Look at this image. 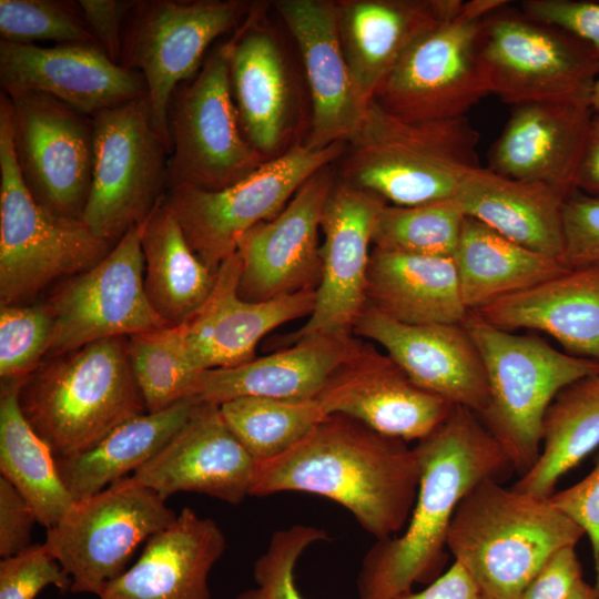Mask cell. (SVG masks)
Returning a JSON list of instances; mask_svg holds the SVG:
<instances>
[{"mask_svg": "<svg viewBox=\"0 0 599 599\" xmlns=\"http://www.w3.org/2000/svg\"><path fill=\"white\" fill-rule=\"evenodd\" d=\"M419 478L415 447L334 414L282 455L256 463L250 496L301 491L328 498L380 540L405 528Z\"/></svg>", "mask_w": 599, "mask_h": 599, "instance_id": "cell-1", "label": "cell"}, {"mask_svg": "<svg viewBox=\"0 0 599 599\" xmlns=\"http://www.w3.org/2000/svg\"><path fill=\"white\" fill-rule=\"evenodd\" d=\"M590 106L593 112L599 114V75L597 77L590 93Z\"/></svg>", "mask_w": 599, "mask_h": 599, "instance_id": "cell-54", "label": "cell"}, {"mask_svg": "<svg viewBox=\"0 0 599 599\" xmlns=\"http://www.w3.org/2000/svg\"><path fill=\"white\" fill-rule=\"evenodd\" d=\"M252 6L227 39L230 88L245 139L266 160L278 156L293 129L294 95L285 57Z\"/></svg>", "mask_w": 599, "mask_h": 599, "instance_id": "cell-25", "label": "cell"}, {"mask_svg": "<svg viewBox=\"0 0 599 599\" xmlns=\"http://www.w3.org/2000/svg\"><path fill=\"white\" fill-rule=\"evenodd\" d=\"M565 252L570 267L599 263V194L571 191L562 210Z\"/></svg>", "mask_w": 599, "mask_h": 599, "instance_id": "cell-45", "label": "cell"}, {"mask_svg": "<svg viewBox=\"0 0 599 599\" xmlns=\"http://www.w3.org/2000/svg\"><path fill=\"white\" fill-rule=\"evenodd\" d=\"M593 111L586 102H535L512 106L489 153L497 174L547 184L568 195L588 139Z\"/></svg>", "mask_w": 599, "mask_h": 599, "instance_id": "cell-26", "label": "cell"}, {"mask_svg": "<svg viewBox=\"0 0 599 599\" xmlns=\"http://www.w3.org/2000/svg\"><path fill=\"white\" fill-rule=\"evenodd\" d=\"M507 3L464 1L455 14L410 45L377 87L372 100L408 121L466 116L490 94L480 63L485 19Z\"/></svg>", "mask_w": 599, "mask_h": 599, "instance_id": "cell-8", "label": "cell"}, {"mask_svg": "<svg viewBox=\"0 0 599 599\" xmlns=\"http://www.w3.org/2000/svg\"><path fill=\"white\" fill-rule=\"evenodd\" d=\"M549 499L588 537L593 558L595 587L599 591V450L595 466L587 476L572 486L554 493Z\"/></svg>", "mask_w": 599, "mask_h": 599, "instance_id": "cell-47", "label": "cell"}, {"mask_svg": "<svg viewBox=\"0 0 599 599\" xmlns=\"http://www.w3.org/2000/svg\"><path fill=\"white\" fill-rule=\"evenodd\" d=\"M332 164L312 175L273 220L242 235L238 295L263 302L304 290H316L322 273L318 230L324 205L335 183Z\"/></svg>", "mask_w": 599, "mask_h": 599, "instance_id": "cell-18", "label": "cell"}, {"mask_svg": "<svg viewBox=\"0 0 599 599\" xmlns=\"http://www.w3.org/2000/svg\"><path fill=\"white\" fill-rule=\"evenodd\" d=\"M81 13L99 48L120 64L126 18L136 0H80Z\"/></svg>", "mask_w": 599, "mask_h": 599, "instance_id": "cell-49", "label": "cell"}, {"mask_svg": "<svg viewBox=\"0 0 599 599\" xmlns=\"http://www.w3.org/2000/svg\"><path fill=\"white\" fill-rule=\"evenodd\" d=\"M126 348L148 413L195 397V384L201 372L187 355L179 325L130 335Z\"/></svg>", "mask_w": 599, "mask_h": 599, "instance_id": "cell-39", "label": "cell"}, {"mask_svg": "<svg viewBox=\"0 0 599 599\" xmlns=\"http://www.w3.org/2000/svg\"><path fill=\"white\" fill-rule=\"evenodd\" d=\"M567 599H599V591L595 585L581 579L571 590Z\"/></svg>", "mask_w": 599, "mask_h": 599, "instance_id": "cell-53", "label": "cell"}, {"mask_svg": "<svg viewBox=\"0 0 599 599\" xmlns=\"http://www.w3.org/2000/svg\"><path fill=\"white\" fill-rule=\"evenodd\" d=\"M26 378L1 380L0 471L28 500L38 524L48 529L59 522L74 499L60 478L51 449L20 408L19 393Z\"/></svg>", "mask_w": 599, "mask_h": 599, "instance_id": "cell-36", "label": "cell"}, {"mask_svg": "<svg viewBox=\"0 0 599 599\" xmlns=\"http://www.w3.org/2000/svg\"><path fill=\"white\" fill-rule=\"evenodd\" d=\"M317 400L326 415L354 418L404 441L427 437L454 407L416 385L388 355L369 345L333 375Z\"/></svg>", "mask_w": 599, "mask_h": 599, "instance_id": "cell-19", "label": "cell"}, {"mask_svg": "<svg viewBox=\"0 0 599 599\" xmlns=\"http://www.w3.org/2000/svg\"><path fill=\"white\" fill-rule=\"evenodd\" d=\"M454 260L463 302L469 311L570 268L564 258L531 251L470 216L464 219Z\"/></svg>", "mask_w": 599, "mask_h": 599, "instance_id": "cell-34", "label": "cell"}, {"mask_svg": "<svg viewBox=\"0 0 599 599\" xmlns=\"http://www.w3.org/2000/svg\"><path fill=\"white\" fill-rule=\"evenodd\" d=\"M141 244L152 307L169 325L183 324L210 295L216 272L191 248L165 194L143 221Z\"/></svg>", "mask_w": 599, "mask_h": 599, "instance_id": "cell-35", "label": "cell"}, {"mask_svg": "<svg viewBox=\"0 0 599 599\" xmlns=\"http://www.w3.org/2000/svg\"><path fill=\"white\" fill-rule=\"evenodd\" d=\"M464 327L484 365L488 403L478 416L519 475L537 461L542 423L567 386L599 375V363L561 352L535 335H517L469 311Z\"/></svg>", "mask_w": 599, "mask_h": 599, "instance_id": "cell-6", "label": "cell"}, {"mask_svg": "<svg viewBox=\"0 0 599 599\" xmlns=\"http://www.w3.org/2000/svg\"><path fill=\"white\" fill-rule=\"evenodd\" d=\"M53 315L47 305L0 308V377L20 379L33 373L48 354Z\"/></svg>", "mask_w": 599, "mask_h": 599, "instance_id": "cell-42", "label": "cell"}, {"mask_svg": "<svg viewBox=\"0 0 599 599\" xmlns=\"http://www.w3.org/2000/svg\"><path fill=\"white\" fill-rule=\"evenodd\" d=\"M520 7L529 18L573 34L599 54L598 1L526 0Z\"/></svg>", "mask_w": 599, "mask_h": 599, "instance_id": "cell-46", "label": "cell"}, {"mask_svg": "<svg viewBox=\"0 0 599 599\" xmlns=\"http://www.w3.org/2000/svg\"><path fill=\"white\" fill-rule=\"evenodd\" d=\"M219 406L225 424L256 463L282 455L328 416L317 398L245 396Z\"/></svg>", "mask_w": 599, "mask_h": 599, "instance_id": "cell-38", "label": "cell"}, {"mask_svg": "<svg viewBox=\"0 0 599 599\" xmlns=\"http://www.w3.org/2000/svg\"><path fill=\"white\" fill-rule=\"evenodd\" d=\"M420 464L416 500L402 534L376 540L361 565L358 599H395L429 585L447 561V537L461 499L480 481L512 469L502 447L470 409L448 417L415 446Z\"/></svg>", "mask_w": 599, "mask_h": 599, "instance_id": "cell-2", "label": "cell"}, {"mask_svg": "<svg viewBox=\"0 0 599 599\" xmlns=\"http://www.w3.org/2000/svg\"><path fill=\"white\" fill-rule=\"evenodd\" d=\"M576 189L599 194V114L593 115L576 176Z\"/></svg>", "mask_w": 599, "mask_h": 599, "instance_id": "cell-52", "label": "cell"}, {"mask_svg": "<svg viewBox=\"0 0 599 599\" xmlns=\"http://www.w3.org/2000/svg\"><path fill=\"white\" fill-rule=\"evenodd\" d=\"M479 133L467 116L408 121L374 100L346 143L339 179L397 206L455 197L463 181L480 166Z\"/></svg>", "mask_w": 599, "mask_h": 599, "instance_id": "cell-3", "label": "cell"}, {"mask_svg": "<svg viewBox=\"0 0 599 599\" xmlns=\"http://www.w3.org/2000/svg\"><path fill=\"white\" fill-rule=\"evenodd\" d=\"M474 312L506 331L544 332L565 352L599 363V263L570 267Z\"/></svg>", "mask_w": 599, "mask_h": 599, "instance_id": "cell-30", "label": "cell"}, {"mask_svg": "<svg viewBox=\"0 0 599 599\" xmlns=\"http://www.w3.org/2000/svg\"><path fill=\"white\" fill-rule=\"evenodd\" d=\"M167 126V190L185 185L220 191L267 161L242 132L230 88L226 41L215 44L199 72L175 88Z\"/></svg>", "mask_w": 599, "mask_h": 599, "instance_id": "cell-10", "label": "cell"}, {"mask_svg": "<svg viewBox=\"0 0 599 599\" xmlns=\"http://www.w3.org/2000/svg\"><path fill=\"white\" fill-rule=\"evenodd\" d=\"M49 586L61 592L71 591L72 579L44 544L1 558L0 599H35Z\"/></svg>", "mask_w": 599, "mask_h": 599, "instance_id": "cell-44", "label": "cell"}, {"mask_svg": "<svg viewBox=\"0 0 599 599\" xmlns=\"http://www.w3.org/2000/svg\"><path fill=\"white\" fill-rule=\"evenodd\" d=\"M242 260L237 251L215 274L204 303L179 325L187 355L200 372L233 367L255 358L263 336L280 325L311 315L316 290H304L263 302L240 297Z\"/></svg>", "mask_w": 599, "mask_h": 599, "instance_id": "cell-22", "label": "cell"}, {"mask_svg": "<svg viewBox=\"0 0 599 599\" xmlns=\"http://www.w3.org/2000/svg\"><path fill=\"white\" fill-rule=\"evenodd\" d=\"M386 202L336 180L324 205L322 273L313 312L284 345L312 336H351L367 306L369 244Z\"/></svg>", "mask_w": 599, "mask_h": 599, "instance_id": "cell-17", "label": "cell"}, {"mask_svg": "<svg viewBox=\"0 0 599 599\" xmlns=\"http://www.w3.org/2000/svg\"><path fill=\"white\" fill-rule=\"evenodd\" d=\"M92 122L91 189L82 221L115 244L167 191L170 146L146 95L101 110Z\"/></svg>", "mask_w": 599, "mask_h": 599, "instance_id": "cell-9", "label": "cell"}, {"mask_svg": "<svg viewBox=\"0 0 599 599\" xmlns=\"http://www.w3.org/2000/svg\"><path fill=\"white\" fill-rule=\"evenodd\" d=\"M461 0L336 1L337 32L355 88L373 95L410 45L455 14Z\"/></svg>", "mask_w": 599, "mask_h": 599, "instance_id": "cell-28", "label": "cell"}, {"mask_svg": "<svg viewBox=\"0 0 599 599\" xmlns=\"http://www.w3.org/2000/svg\"><path fill=\"white\" fill-rule=\"evenodd\" d=\"M326 540V530L309 525L296 524L274 531L253 566L256 587L241 592L236 599H305L295 586V566L308 547Z\"/></svg>", "mask_w": 599, "mask_h": 599, "instance_id": "cell-43", "label": "cell"}, {"mask_svg": "<svg viewBox=\"0 0 599 599\" xmlns=\"http://www.w3.org/2000/svg\"><path fill=\"white\" fill-rule=\"evenodd\" d=\"M599 448V375L564 388L548 407L537 461L512 485L541 498L555 493L559 479Z\"/></svg>", "mask_w": 599, "mask_h": 599, "instance_id": "cell-37", "label": "cell"}, {"mask_svg": "<svg viewBox=\"0 0 599 599\" xmlns=\"http://www.w3.org/2000/svg\"><path fill=\"white\" fill-rule=\"evenodd\" d=\"M480 590L469 572L457 561L418 592L404 593L395 599H477Z\"/></svg>", "mask_w": 599, "mask_h": 599, "instance_id": "cell-51", "label": "cell"}, {"mask_svg": "<svg viewBox=\"0 0 599 599\" xmlns=\"http://www.w3.org/2000/svg\"><path fill=\"white\" fill-rule=\"evenodd\" d=\"M477 599H494V598L480 592L479 596L477 597Z\"/></svg>", "mask_w": 599, "mask_h": 599, "instance_id": "cell-55", "label": "cell"}, {"mask_svg": "<svg viewBox=\"0 0 599 599\" xmlns=\"http://www.w3.org/2000/svg\"><path fill=\"white\" fill-rule=\"evenodd\" d=\"M353 332L383 346L423 389L477 416L485 410V368L463 324H405L367 304Z\"/></svg>", "mask_w": 599, "mask_h": 599, "instance_id": "cell-21", "label": "cell"}, {"mask_svg": "<svg viewBox=\"0 0 599 599\" xmlns=\"http://www.w3.org/2000/svg\"><path fill=\"white\" fill-rule=\"evenodd\" d=\"M201 402L187 397L166 409L138 415L120 424L89 450L55 458L60 478L72 498L90 497L135 473L174 437Z\"/></svg>", "mask_w": 599, "mask_h": 599, "instance_id": "cell-33", "label": "cell"}, {"mask_svg": "<svg viewBox=\"0 0 599 599\" xmlns=\"http://www.w3.org/2000/svg\"><path fill=\"white\" fill-rule=\"evenodd\" d=\"M142 231L143 222L132 226L98 264L70 277L53 295L48 355L169 325L145 293Z\"/></svg>", "mask_w": 599, "mask_h": 599, "instance_id": "cell-15", "label": "cell"}, {"mask_svg": "<svg viewBox=\"0 0 599 599\" xmlns=\"http://www.w3.org/2000/svg\"><path fill=\"white\" fill-rule=\"evenodd\" d=\"M345 149L342 142L324 149L295 142L226 189L205 191L181 185L167 190L165 199L193 252L216 272L236 252L244 233L276 217L297 190L316 172L336 163Z\"/></svg>", "mask_w": 599, "mask_h": 599, "instance_id": "cell-11", "label": "cell"}, {"mask_svg": "<svg viewBox=\"0 0 599 599\" xmlns=\"http://www.w3.org/2000/svg\"><path fill=\"white\" fill-rule=\"evenodd\" d=\"M507 6L484 22L480 63L489 93L512 106L590 103L599 54L573 34Z\"/></svg>", "mask_w": 599, "mask_h": 599, "instance_id": "cell-12", "label": "cell"}, {"mask_svg": "<svg viewBox=\"0 0 599 599\" xmlns=\"http://www.w3.org/2000/svg\"><path fill=\"white\" fill-rule=\"evenodd\" d=\"M0 34L1 41L20 44H97L78 2L0 0Z\"/></svg>", "mask_w": 599, "mask_h": 599, "instance_id": "cell-41", "label": "cell"}, {"mask_svg": "<svg viewBox=\"0 0 599 599\" xmlns=\"http://www.w3.org/2000/svg\"><path fill=\"white\" fill-rule=\"evenodd\" d=\"M251 8L241 0H148L136 1L129 13L120 64L143 75L155 126L170 153L173 91L199 72L211 44L235 31Z\"/></svg>", "mask_w": 599, "mask_h": 599, "instance_id": "cell-14", "label": "cell"}, {"mask_svg": "<svg viewBox=\"0 0 599 599\" xmlns=\"http://www.w3.org/2000/svg\"><path fill=\"white\" fill-rule=\"evenodd\" d=\"M255 468L256 460L227 427L220 406L201 402L133 477L165 499L189 491L236 506L250 496Z\"/></svg>", "mask_w": 599, "mask_h": 599, "instance_id": "cell-23", "label": "cell"}, {"mask_svg": "<svg viewBox=\"0 0 599 599\" xmlns=\"http://www.w3.org/2000/svg\"><path fill=\"white\" fill-rule=\"evenodd\" d=\"M367 304L410 325L463 324L469 313L454 257L379 247L369 256Z\"/></svg>", "mask_w": 599, "mask_h": 599, "instance_id": "cell-32", "label": "cell"}, {"mask_svg": "<svg viewBox=\"0 0 599 599\" xmlns=\"http://www.w3.org/2000/svg\"><path fill=\"white\" fill-rule=\"evenodd\" d=\"M6 94L14 153L29 191L50 212L82 220L91 189L92 116L42 92Z\"/></svg>", "mask_w": 599, "mask_h": 599, "instance_id": "cell-16", "label": "cell"}, {"mask_svg": "<svg viewBox=\"0 0 599 599\" xmlns=\"http://www.w3.org/2000/svg\"><path fill=\"white\" fill-rule=\"evenodd\" d=\"M176 517L164 497L132 475L74 500L43 544L71 577V592L99 597L126 570L136 547Z\"/></svg>", "mask_w": 599, "mask_h": 599, "instance_id": "cell-13", "label": "cell"}, {"mask_svg": "<svg viewBox=\"0 0 599 599\" xmlns=\"http://www.w3.org/2000/svg\"><path fill=\"white\" fill-rule=\"evenodd\" d=\"M38 522L34 510L22 494L0 477V556L10 557L30 547Z\"/></svg>", "mask_w": 599, "mask_h": 599, "instance_id": "cell-48", "label": "cell"}, {"mask_svg": "<svg viewBox=\"0 0 599 599\" xmlns=\"http://www.w3.org/2000/svg\"><path fill=\"white\" fill-rule=\"evenodd\" d=\"M581 579L582 569L576 547H566L547 560L519 599H567Z\"/></svg>", "mask_w": 599, "mask_h": 599, "instance_id": "cell-50", "label": "cell"}, {"mask_svg": "<svg viewBox=\"0 0 599 599\" xmlns=\"http://www.w3.org/2000/svg\"><path fill=\"white\" fill-rule=\"evenodd\" d=\"M351 336H312L291 347L224 368L199 374L195 397L221 405L245 396L313 399L333 375L362 348Z\"/></svg>", "mask_w": 599, "mask_h": 599, "instance_id": "cell-29", "label": "cell"}, {"mask_svg": "<svg viewBox=\"0 0 599 599\" xmlns=\"http://www.w3.org/2000/svg\"><path fill=\"white\" fill-rule=\"evenodd\" d=\"M226 547L215 520L185 507L146 540L136 562L110 581L99 599H211L209 576Z\"/></svg>", "mask_w": 599, "mask_h": 599, "instance_id": "cell-27", "label": "cell"}, {"mask_svg": "<svg viewBox=\"0 0 599 599\" xmlns=\"http://www.w3.org/2000/svg\"><path fill=\"white\" fill-rule=\"evenodd\" d=\"M567 195L539 182L516 180L478 166L455 199L466 216L537 253L564 258L562 210Z\"/></svg>", "mask_w": 599, "mask_h": 599, "instance_id": "cell-31", "label": "cell"}, {"mask_svg": "<svg viewBox=\"0 0 599 599\" xmlns=\"http://www.w3.org/2000/svg\"><path fill=\"white\" fill-rule=\"evenodd\" d=\"M81 219L59 216L29 191L18 166L9 99L0 95V306L98 264L113 247Z\"/></svg>", "mask_w": 599, "mask_h": 599, "instance_id": "cell-7", "label": "cell"}, {"mask_svg": "<svg viewBox=\"0 0 599 599\" xmlns=\"http://www.w3.org/2000/svg\"><path fill=\"white\" fill-rule=\"evenodd\" d=\"M583 536L549 498L485 479L459 502L447 550L480 592L494 599H519L552 555L576 547Z\"/></svg>", "mask_w": 599, "mask_h": 599, "instance_id": "cell-4", "label": "cell"}, {"mask_svg": "<svg viewBox=\"0 0 599 599\" xmlns=\"http://www.w3.org/2000/svg\"><path fill=\"white\" fill-rule=\"evenodd\" d=\"M0 83L4 93L42 92L89 116L146 95L143 75L113 62L97 44L0 40Z\"/></svg>", "mask_w": 599, "mask_h": 599, "instance_id": "cell-20", "label": "cell"}, {"mask_svg": "<svg viewBox=\"0 0 599 599\" xmlns=\"http://www.w3.org/2000/svg\"><path fill=\"white\" fill-rule=\"evenodd\" d=\"M274 6L298 47L306 73L312 121L305 144L324 149L347 143L368 102L359 97L341 47L336 1L278 0Z\"/></svg>", "mask_w": 599, "mask_h": 599, "instance_id": "cell-24", "label": "cell"}, {"mask_svg": "<svg viewBox=\"0 0 599 599\" xmlns=\"http://www.w3.org/2000/svg\"><path fill=\"white\" fill-rule=\"evenodd\" d=\"M19 404L55 458L82 454L146 413L126 337L97 341L41 363L24 379Z\"/></svg>", "mask_w": 599, "mask_h": 599, "instance_id": "cell-5", "label": "cell"}, {"mask_svg": "<svg viewBox=\"0 0 599 599\" xmlns=\"http://www.w3.org/2000/svg\"><path fill=\"white\" fill-rule=\"evenodd\" d=\"M465 216L455 197L414 206L386 204L373 244L409 254L454 257Z\"/></svg>", "mask_w": 599, "mask_h": 599, "instance_id": "cell-40", "label": "cell"}]
</instances>
